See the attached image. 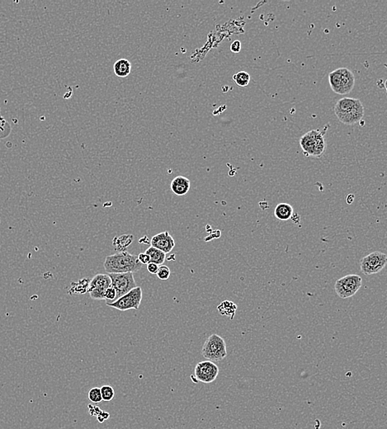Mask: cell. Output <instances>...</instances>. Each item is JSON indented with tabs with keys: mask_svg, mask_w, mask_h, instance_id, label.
<instances>
[{
	"mask_svg": "<svg viewBox=\"0 0 387 429\" xmlns=\"http://www.w3.org/2000/svg\"><path fill=\"white\" fill-rule=\"evenodd\" d=\"M104 268L107 274H125L136 273L142 268L136 255L127 251L118 252L115 255L106 256L104 261Z\"/></svg>",
	"mask_w": 387,
	"mask_h": 429,
	"instance_id": "6da1fadb",
	"label": "cell"
},
{
	"mask_svg": "<svg viewBox=\"0 0 387 429\" xmlns=\"http://www.w3.org/2000/svg\"><path fill=\"white\" fill-rule=\"evenodd\" d=\"M329 81L332 90L337 94H348L353 89L354 74L347 68H339L329 74Z\"/></svg>",
	"mask_w": 387,
	"mask_h": 429,
	"instance_id": "7a4b0ae2",
	"label": "cell"
},
{
	"mask_svg": "<svg viewBox=\"0 0 387 429\" xmlns=\"http://www.w3.org/2000/svg\"><path fill=\"white\" fill-rule=\"evenodd\" d=\"M202 354L207 361L212 362L222 361L227 356L225 339L218 334H211L202 347Z\"/></svg>",
	"mask_w": 387,
	"mask_h": 429,
	"instance_id": "3957f363",
	"label": "cell"
},
{
	"mask_svg": "<svg viewBox=\"0 0 387 429\" xmlns=\"http://www.w3.org/2000/svg\"><path fill=\"white\" fill-rule=\"evenodd\" d=\"M362 277L356 274H349L338 279L334 284V290L341 299L352 297L362 287Z\"/></svg>",
	"mask_w": 387,
	"mask_h": 429,
	"instance_id": "277c9868",
	"label": "cell"
},
{
	"mask_svg": "<svg viewBox=\"0 0 387 429\" xmlns=\"http://www.w3.org/2000/svg\"><path fill=\"white\" fill-rule=\"evenodd\" d=\"M142 296H143V292L141 287H135L129 292L121 296L120 298H118L112 303H106V306L121 311L138 309L141 303Z\"/></svg>",
	"mask_w": 387,
	"mask_h": 429,
	"instance_id": "5b68a950",
	"label": "cell"
},
{
	"mask_svg": "<svg viewBox=\"0 0 387 429\" xmlns=\"http://www.w3.org/2000/svg\"><path fill=\"white\" fill-rule=\"evenodd\" d=\"M387 256L380 251L372 252L361 260V271L366 276L378 274L387 266Z\"/></svg>",
	"mask_w": 387,
	"mask_h": 429,
	"instance_id": "8992f818",
	"label": "cell"
},
{
	"mask_svg": "<svg viewBox=\"0 0 387 429\" xmlns=\"http://www.w3.org/2000/svg\"><path fill=\"white\" fill-rule=\"evenodd\" d=\"M108 276L111 278L112 287L117 292V300L137 287V282L132 273L109 274Z\"/></svg>",
	"mask_w": 387,
	"mask_h": 429,
	"instance_id": "52a82bcc",
	"label": "cell"
},
{
	"mask_svg": "<svg viewBox=\"0 0 387 429\" xmlns=\"http://www.w3.org/2000/svg\"><path fill=\"white\" fill-rule=\"evenodd\" d=\"M219 375V367L215 362L210 361H203L196 364L194 370V376L196 382L209 384L215 380Z\"/></svg>",
	"mask_w": 387,
	"mask_h": 429,
	"instance_id": "ba28073f",
	"label": "cell"
},
{
	"mask_svg": "<svg viewBox=\"0 0 387 429\" xmlns=\"http://www.w3.org/2000/svg\"><path fill=\"white\" fill-rule=\"evenodd\" d=\"M111 286L112 282L108 274H97L90 281L88 292L93 300H104V293Z\"/></svg>",
	"mask_w": 387,
	"mask_h": 429,
	"instance_id": "9c48e42d",
	"label": "cell"
},
{
	"mask_svg": "<svg viewBox=\"0 0 387 429\" xmlns=\"http://www.w3.org/2000/svg\"><path fill=\"white\" fill-rule=\"evenodd\" d=\"M150 244L154 248L164 252V254H168L175 248V241L168 231H164L153 236Z\"/></svg>",
	"mask_w": 387,
	"mask_h": 429,
	"instance_id": "30bf717a",
	"label": "cell"
},
{
	"mask_svg": "<svg viewBox=\"0 0 387 429\" xmlns=\"http://www.w3.org/2000/svg\"><path fill=\"white\" fill-rule=\"evenodd\" d=\"M363 116H364V107L362 102L360 101L359 99H357L353 108L338 120L345 125H353L362 120Z\"/></svg>",
	"mask_w": 387,
	"mask_h": 429,
	"instance_id": "8fae6325",
	"label": "cell"
},
{
	"mask_svg": "<svg viewBox=\"0 0 387 429\" xmlns=\"http://www.w3.org/2000/svg\"><path fill=\"white\" fill-rule=\"evenodd\" d=\"M321 132L319 131H309L307 133H305L304 136L300 137V147L302 149L304 153L306 155H313L314 150L315 146L317 144V138L319 137V135Z\"/></svg>",
	"mask_w": 387,
	"mask_h": 429,
	"instance_id": "7c38bea8",
	"label": "cell"
},
{
	"mask_svg": "<svg viewBox=\"0 0 387 429\" xmlns=\"http://www.w3.org/2000/svg\"><path fill=\"white\" fill-rule=\"evenodd\" d=\"M191 187L190 180L183 176H177L171 182V190L177 196H184L187 194Z\"/></svg>",
	"mask_w": 387,
	"mask_h": 429,
	"instance_id": "4fadbf2b",
	"label": "cell"
},
{
	"mask_svg": "<svg viewBox=\"0 0 387 429\" xmlns=\"http://www.w3.org/2000/svg\"><path fill=\"white\" fill-rule=\"evenodd\" d=\"M357 100V99H350V98H344V99H339L334 107V112H335L337 118L339 119L343 116L347 114L348 112H350L354 107Z\"/></svg>",
	"mask_w": 387,
	"mask_h": 429,
	"instance_id": "5bb4252c",
	"label": "cell"
},
{
	"mask_svg": "<svg viewBox=\"0 0 387 429\" xmlns=\"http://www.w3.org/2000/svg\"><path fill=\"white\" fill-rule=\"evenodd\" d=\"M274 216L280 221H288L293 216V208L288 203H279L274 210Z\"/></svg>",
	"mask_w": 387,
	"mask_h": 429,
	"instance_id": "9a60e30c",
	"label": "cell"
},
{
	"mask_svg": "<svg viewBox=\"0 0 387 429\" xmlns=\"http://www.w3.org/2000/svg\"><path fill=\"white\" fill-rule=\"evenodd\" d=\"M114 73L117 76L125 78L128 76L131 70V64L126 59L118 60L113 66Z\"/></svg>",
	"mask_w": 387,
	"mask_h": 429,
	"instance_id": "2e32d148",
	"label": "cell"
},
{
	"mask_svg": "<svg viewBox=\"0 0 387 429\" xmlns=\"http://www.w3.org/2000/svg\"><path fill=\"white\" fill-rule=\"evenodd\" d=\"M145 254L149 255V257L150 258V262L156 263L158 266L163 264L165 259H166V254H164V252H162L159 249H156V248H154L152 246H150L149 249H146Z\"/></svg>",
	"mask_w": 387,
	"mask_h": 429,
	"instance_id": "e0dca14e",
	"label": "cell"
},
{
	"mask_svg": "<svg viewBox=\"0 0 387 429\" xmlns=\"http://www.w3.org/2000/svg\"><path fill=\"white\" fill-rule=\"evenodd\" d=\"M217 309H218L220 314L222 315H227L233 320V318L235 316V311L237 309V306L232 301H225L220 304Z\"/></svg>",
	"mask_w": 387,
	"mask_h": 429,
	"instance_id": "ac0fdd59",
	"label": "cell"
},
{
	"mask_svg": "<svg viewBox=\"0 0 387 429\" xmlns=\"http://www.w3.org/2000/svg\"><path fill=\"white\" fill-rule=\"evenodd\" d=\"M133 241V236L131 235H124L121 237H116L113 240V245L116 249L121 251H125L126 247H128ZM120 251V252H121Z\"/></svg>",
	"mask_w": 387,
	"mask_h": 429,
	"instance_id": "d6986e66",
	"label": "cell"
},
{
	"mask_svg": "<svg viewBox=\"0 0 387 429\" xmlns=\"http://www.w3.org/2000/svg\"><path fill=\"white\" fill-rule=\"evenodd\" d=\"M233 80L239 87H245L250 82V75L246 71L238 72L233 76Z\"/></svg>",
	"mask_w": 387,
	"mask_h": 429,
	"instance_id": "ffe728a7",
	"label": "cell"
},
{
	"mask_svg": "<svg viewBox=\"0 0 387 429\" xmlns=\"http://www.w3.org/2000/svg\"><path fill=\"white\" fill-rule=\"evenodd\" d=\"M89 282L90 281L88 279L85 278L83 279V280H80L79 282L73 283L72 287H71L70 292L73 291V292L76 293V294H84V293L87 292Z\"/></svg>",
	"mask_w": 387,
	"mask_h": 429,
	"instance_id": "44dd1931",
	"label": "cell"
},
{
	"mask_svg": "<svg viewBox=\"0 0 387 429\" xmlns=\"http://www.w3.org/2000/svg\"><path fill=\"white\" fill-rule=\"evenodd\" d=\"M101 391L102 399L104 401H111L115 396L114 389L112 386H104L100 388Z\"/></svg>",
	"mask_w": 387,
	"mask_h": 429,
	"instance_id": "7402d4cb",
	"label": "cell"
},
{
	"mask_svg": "<svg viewBox=\"0 0 387 429\" xmlns=\"http://www.w3.org/2000/svg\"><path fill=\"white\" fill-rule=\"evenodd\" d=\"M88 398L90 401L93 403V404H98V403H100V402L103 400V399H102L101 391H100V388H98V387H94V388L91 389V390L88 391Z\"/></svg>",
	"mask_w": 387,
	"mask_h": 429,
	"instance_id": "603a6c76",
	"label": "cell"
},
{
	"mask_svg": "<svg viewBox=\"0 0 387 429\" xmlns=\"http://www.w3.org/2000/svg\"><path fill=\"white\" fill-rule=\"evenodd\" d=\"M158 279L165 281L169 278V276L171 275V271L169 269V267L165 265L158 266V272L156 274Z\"/></svg>",
	"mask_w": 387,
	"mask_h": 429,
	"instance_id": "cb8c5ba5",
	"label": "cell"
},
{
	"mask_svg": "<svg viewBox=\"0 0 387 429\" xmlns=\"http://www.w3.org/2000/svg\"><path fill=\"white\" fill-rule=\"evenodd\" d=\"M104 300L106 301V303H112L117 300V292L112 286L108 287L104 293Z\"/></svg>",
	"mask_w": 387,
	"mask_h": 429,
	"instance_id": "d4e9b609",
	"label": "cell"
},
{
	"mask_svg": "<svg viewBox=\"0 0 387 429\" xmlns=\"http://www.w3.org/2000/svg\"><path fill=\"white\" fill-rule=\"evenodd\" d=\"M137 258H138L139 262L141 263L142 265H143V264H148L149 262H150V257H149V255H146L145 253H144V254H140V255L137 256Z\"/></svg>",
	"mask_w": 387,
	"mask_h": 429,
	"instance_id": "484cf974",
	"label": "cell"
},
{
	"mask_svg": "<svg viewBox=\"0 0 387 429\" xmlns=\"http://www.w3.org/2000/svg\"><path fill=\"white\" fill-rule=\"evenodd\" d=\"M158 265L154 262H149L147 264V270L150 274H156L158 272Z\"/></svg>",
	"mask_w": 387,
	"mask_h": 429,
	"instance_id": "4316f807",
	"label": "cell"
},
{
	"mask_svg": "<svg viewBox=\"0 0 387 429\" xmlns=\"http://www.w3.org/2000/svg\"><path fill=\"white\" fill-rule=\"evenodd\" d=\"M241 42L240 41H235L230 46V50L234 53H239L241 51Z\"/></svg>",
	"mask_w": 387,
	"mask_h": 429,
	"instance_id": "83f0119b",
	"label": "cell"
},
{
	"mask_svg": "<svg viewBox=\"0 0 387 429\" xmlns=\"http://www.w3.org/2000/svg\"><path fill=\"white\" fill-rule=\"evenodd\" d=\"M353 201H354V195L349 194V196H347L346 202L348 204H352Z\"/></svg>",
	"mask_w": 387,
	"mask_h": 429,
	"instance_id": "f1b7e54d",
	"label": "cell"
},
{
	"mask_svg": "<svg viewBox=\"0 0 387 429\" xmlns=\"http://www.w3.org/2000/svg\"><path fill=\"white\" fill-rule=\"evenodd\" d=\"M0 130H3V128H2V127H0Z\"/></svg>",
	"mask_w": 387,
	"mask_h": 429,
	"instance_id": "f546056e",
	"label": "cell"
}]
</instances>
